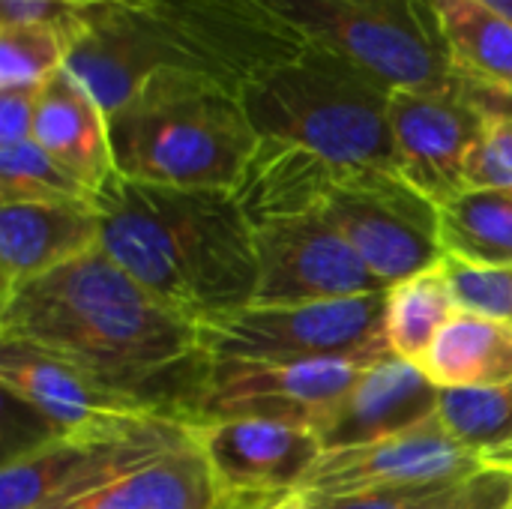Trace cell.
I'll use <instances>...</instances> for the list:
<instances>
[{
    "label": "cell",
    "mask_w": 512,
    "mask_h": 509,
    "mask_svg": "<svg viewBox=\"0 0 512 509\" xmlns=\"http://www.w3.org/2000/svg\"><path fill=\"white\" fill-rule=\"evenodd\" d=\"M264 509H267V507H264Z\"/></svg>",
    "instance_id": "f35d334b"
},
{
    "label": "cell",
    "mask_w": 512,
    "mask_h": 509,
    "mask_svg": "<svg viewBox=\"0 0 512 509\" xmlns=\"http://www.w3.org/2000/svg\"><path fill=\"white\" fill-rule=\"evenodd\" d=\"M117 174L180 189L234 192L258 132L237 90L195 72H156L108 117Z\"/></svg>",
    "instance_id": "277c9868"
},
{
    "label": "cell",
    "mask_w": 512,
    "mask_h": 509,
    "mask_svg": "<svg viewBox=\"0 0 512 509\" xmlns=\"http://www.w3.org/2000/svg\"><path fill=\"white\" fill-rule=\"evenodd\" d=\"M192 441V429L144 414H108L69 432H51L6 459L0 509H45L84 498Z\"/></svg>",
    "instance_id": "52a82bcc"
},
{
    "label": "cell",
    "mask_w": 512,
    "mask_h": 509,
    "mask_svg": "<svg viewBox=\"0 0 512 509\" xmlns=\"http://www.w3.org/2000/svg\"><path fill=\"white\" fill-rule=\"evenodd\" d=\"M192 435L222 489L249 498L297 492L324 456L315 432L270 420H222L198 426Z\"/></svg>",
    "instance_id": "5bb4252c"
},
{
    "label": "cell",
    "mask_w": 512,
    "mask_h": 509,
    "mask_svg": "<svg viewBox=\"0 0 512 509\" xmlns=\"http://www.w3.org/2000/svg\"><path fill=\"white\" fill-rule=\"evenodd\" d=\"M252 231L258 252V306L351 300L393 288L321 216L273 219Z\"/></svg>",
    "instance_id": "8fae6325"
},
{
    "label": "cell",
    "mask_w": 512,
    "mask_h": 509,
    "mask_svg": "<svg viewBox=\"0 0 512 509\" xmlns=\"http://www.w3.org/2000/svg\"><path fill=\"white\" fill-rule=\"evenodd\" d=\"M444 258L474 267H512V189H465L438 207Z\"/></svg>",
    "instance_id": "603a6c76"
},
{
    "label": "cell",
    "mask_w": 512,
    "mask_h": 509,
    "mask_svg": "<svg viewBox=\"0 0 512 509\" xmlns=\"http://www.w3.org/2000/svg\"><path fill=\"white\" fill-rule=\"evenodd\" d=\"M420 369L438 390L507 384L512 381V327L459 309L420 360Z\"/></svg>",
    "instance_id": "44dd1931"
},
{
    "label": "cell",
    "mask_w": 512,
    "mask_h": 509,
    "mask_svg": "<svg viewBox=\"0 0 512 509\" xmlns=\"http://www.w3.org/2000/svg\"><path fill=\"white\" fill-rule=\"evenodd\" d=\"M399 177L435 207L462 195L465 159L486 129V114L462 93L402 90L390 96Z\"/></svg>",
    "instance_id": "7c38bea8"
},
{
    "label": "cell",
    "mask_w": 512,
    "mask_h": 509,
    "mask_svg": "<svg viewBox=\"0 0 512 509\" xmlns=\"http://www.w3.org/2000/svg\"><path fill=\"white\" fill-rule=\"evenodd\" d=\"M486 465H501V468H512V450H504L492 459H486Z\"/></svg>",
    "instance_id": "d590c367"
},
{
    "label": "cell",
    "mask_w": 512,
    "mask_h": 509,
    "mask_svg": "<svg viewBox=\"0 0 512 509\" xmlns=\"http://www.w3.org/2000/svg\"><path fill=\"white\" fill-rule=\"evenodd\" d=\"M93 204L102 249L156 300L204 321L255 303V231L228 189H180L111 174Z\"/></svg>",
    "instance_id": "3957f363"
},
{
    "label": "cell",
    "mask_w": 512,
    "mask_h": 509,
    "mask_svg": "<svg viewBox=\"0 0 512 509\" xmlns=\"http://www.w3.org/2000/svg\"><path fill=\"white\" fill-rule=\"evenodd\" d=\"M387 357H330L312 363H222L210 357L198 426L222 420H270L315 432L324 414Z\"/></svg>",
    "instance_id": "30bf717a"
},
{
    "label": "cell",
    "mask_w": 512,
    "mask_h": 509,
    "mask_svg": "<svg viewBox=\"0 0 512 509\" xmlns=\"http://www.w3.org/2000/svg\"><path fill=\"white\" fill-rule=\"evenodd\" d=\"M390 285L444 261L438 207L399 174L339 168L318 213Z\"/></svg>",
    "instance_id": "9c48e42d"
},
{
    "label": "cell",
    "mask_w": 512,
    "mask_h": 509,
    "mask_svg": "<svg viewBox=\"0 0 512 509\" xmlns=\"http://www.w3.org/2000/svg\"><path fill=\"white\" fill-rule=\"evenodd\" d=\"M306 42L339 51L390 87L462 90L435 0H255Z\"/></svg>",
    "instance_id": "8992f818"
},
{
    "label": "cell",
    "mask_w": 512,
    "mask_h": 509,
    "mask_svg": "<svg viewBox=\"0 0 512 509\" xmlns=\"http://www.w3.org/2000/svg\"><path fill=\"white\" fill-rule=\"evenodd\" d=\"M93 0H0V27L12 24H51L63 36L75 27V12Z\"/></svg>",
    "instance_id": "1f68e13d"
},
{
    "label": "cell",
    "mask_w": 512,
    "mask_h": 509,
    "mask_svg": "<svg viewBox=\"0 0 512 509\" xmlns=\"http://www.w3.org/2000/svg\"><path fill=\"white\" fill-rule=\"evenodd\" d=\"M39 90H0V147L33 138Z\"/></svg>",
    "instance_id": "d6a6232c"
},
{
    "label": "cell",
    "mask_w": 512,
    "mask_h": 509,
    "mask_svg": "<svg viewBox=\"0 0 512 509\" xmlns=\"http://www.w3.org/2000/svg\"><path fill=\"white\" fill-rule=\"evenodd\" d=\"M438 420L483 462L512 450V381L495 387L441 390Z\"/></svg>",
    "instance_id": "d4e9b609"
},
{
    "label": "cell",
    "mask_w": 512,
    "mask_h": 509,
    "mask_svg": "<svg viewBox=\"0 0 512 509\" xmlns=\"http://www.w3.org/2000/svg\"><path fill=\"white\" fill-rule=\"evenodd\" d=\"M0 384L6 396L45 417L54 432H69L108 414H144L129 396L111 393L72 366L15 342H0Z\"/></svg>",
    "instance_id": "ac0fdd59"
},
{
    "label": "cell",
    "mask_w": 512,
    "mask_h": 509,
    "mask_svg": "<svg viewBox=\"0 0 512 509\" xmlns=\"http://www.w3.org/2000/svg\"><path fill=\"white\" fill-rule=\"evenodd\" d=\"M0 342L60 360L144 414L195 429L210 369L195 321L141 288L102 246L0 291Z\"/></svg>",
    "instance_id": "6da1fadb"
},
{
    "label": "cell",
    "mask_w": 512,
    "mask_h": 509,
    "mask_svg": "<svg viewBox=\"0 0 512 509\" xmlns=\"http://www.w3.org/2000/svg\"><path fill=\"white\" fill-rule=\"evenodd\" d=\"M285 498V495H282ZM279 498L231 495L192 441L156 462L66 504L45 509H264Z\"/></svg>",
    "instance_id": "e0dca14e"
},
{
    "label": "cell",
    "mask_w": 512,
    "mask_h": 509,
    "mask_svg": "<svg viewBox=\"0 0 512 509\" xmlns=\"http://www.w3.org/2000/svg\"><path fill=\"white\" fill-rule=\"evenodd\" d=\"M33 141L93 192L117 171L108 114L66 66L39 90Z\"/></svg>",
    "instance_id": "d6986e66"
},
{
    "label": "cell",
    "mask_w": 512,
    "mask_h": 509,
    "mask_svg": "<svg viewBox=\"0 0 512 509\" xmlns=\"http://www.w3.org/2000/svg\"><path fill=\"white\" fill-rule=\"evenodd\" d=\"M438 399L441 390L426 372L393 354L360 375V381L324 414L315 435L324 453L363 447L435 417Z\"/></svg>",
    "instance_id": "9a60e30c"
},
{
    "label": "cell",
    "mask_w": 512,
    "mask_h": 509,
    "mask_svg": "<svg viewBox=\"0 0 512 509\" xmlns=\"http://www.w3.org/2000/svg\"><path fill=\"white\" fill-rule=\"evenodd\" d=\"M468 189H512V117H489L465 159Z\"/></svg>",
    "instance_id": "f1b7e54d"
},
{
    "label": "cell",
    "mask_w": 512,
    "mask_h": 509,
    "mask_svg": "<svg viewBox=\"0 0 512 509\" xmlns=\"http://www.w3.org/2000/svg\"><path fill=\"white\" fill-rule=\"evenodd\" d=\"M303 48L255 0H93L75 12L66 69L111 117L156 72H195L240 93Z\"/></svg>",
    "instance_id": "7a4b0ae2"
},
{
    "label": "cell",
    "mask_w": 512,
    "mask_h": 509,
    "mask_svg": "<svg viewBox=\"0 0 512 509\" xmlns=\"http://www.w3.org/2000/svg\"><path fill=\"white\" fill-rule=\"evenodd\" d=\"M462 483V480H459ZM456 483H414V486H378L348 495H306L315 509H432Z\"/></svg>",
    "instance_id": "f546056e"
},
{
    "label": "cell",
    "mask_w": 512,
    "mask_h": 509,
    "mask_svg": "<svg viewBox=\"0 0 512 509\" xmlns=\"http://www.w3.org/2000/svg\"><path fill=\"white\" fill-rule=\"evenodd\" d=\"M396 87L333 48H306L243 90V108L258 138L318 153L339 168H378L399 174L390 126Z\"/></svg>",
    "instance_id": "5b68a950"
},
{
    "label": "cell",
    "mask_w": 512,
    "mask_h": 509,
    "mask_svg": "<svg viewBox=\"0 0 512 509\" xmlns=\"http://www.w3.org/2000/svg\"><path fill=\"white\" fill-rule=\"evenodd\" d=\"M126 3H138V0H126Z\"/></svg>",
    "instance_id": "74e56055"
},
{
    "label": "cell",
    "mask_w": 512,
    "mask_h": 509,
    "mask_svg": "<svg viewBox=\"0 0 512 509\" xmlns=\"http://www.w3.org/2000/svg\"><path fill=\"white\" fill-rule=\"evenodd\" d=\"M387 294L243 306L195 324L198 348L222 363H312L330 357H393L384 336Z\"/></svg>",
    "instance_id": "ba28073f"
},
{
    "label": "cell",
    "mask_w": 512,
    "mask_h": 509,
    "mask_svg": "<svg viewBox=\"0 0 512 509\" xmlns=\"http://www.w3.org/2000/svg\"><path fill=\"white\" fill-rule=\"evenodd\" d=\"M456 72L483 87L512 90V21L486 0H435Z\"/></svg>",
    "instance_id": "7402d4cb"
},
{
    "label": "cell",
    "mask_w": 512,
    "mask_h": 509,
    "mask_svg": "<svg viewBox=\"0 0 512 509\" xmlns=\"http://www.w3.org/2000/svg\"><path fill=\"white\" fill-rule=\"evenodd\" d=\"M441 264L459 309L498 318L512 327V267H474L456 258H444Z\"/></svg>",
    "instance_id": "83f0119b"
},
{
    "label": "cell",
    "mask_w": 512,
    "mask_h": 509,
    "mask_svg": "<svg viewBox=\"0 0 512 509\" xmlns=\"http://www.w3.org/2000/svg\"><path fill=\"white\" fill-rule=\"evenodd\" d=\"M66 66V36L51 24L0 27V90H42Z\"/></svg>",
    "instance_id": "4316f807"
},
{
    "label": "cell",
    "mask_w": 512,
    "mask_h": 509,
    "mask_svg": "<svg viewBox=\"0 0 512 509\" xmlns=\"http://www.w3.org/2000/svg\"><path fill=\"white\" fill-rule=\"evenodd\" d=\"M459 312L456 294L444 273V264H435L387 291V318L384 336L396 357L417 363L429 354L438 333Z\"/></svg>",
    "instance_id": "cb8c5ba5"
},
{
    "label": "cell",
    "mask_w": 512,
    "mask_h": 509,
    "mask_svg": "<svg viewBox=\"0 0 512 509\" xmlns=\"http://www.w3.org/2000/svg\"><path fill=\"white\" fill-rule=\"evenodd\" d=\"M462 93L489 117H512V90H495V87L462 81Z\"/></svg>",
    "instance_id": "836d02e7"
},
{
    "label": "cell",
    "mask_w": 512,
    "mask_h": 509,
    "mask_svg": "<svg viewBox=\"0 0 512 509\" xmlns=\"http://www.w3.org/2000/svg\"><path fill=\"white\" fill-rule=\"evenodd\" d=\"M432 509H512V468L483 465L441 495Z\"/></svg>",
    "instance_id": "4dcf8cb0"
},
{
    "label": "cell",
    "mask_w": 512,
    "mask_h": 509,
    "mask_svg": "<svg viewBox=\"0 0 512 509\" xmlns=\"http://www.w3.org/2000/svg\"><path fill=\"white\" fill-rule=\"evenodd\" d=\"M486 3H489V6H495L501 15H507V18L512 21V0H486Z\"/></svg>",
    "instance_id": "8d00e7d4"
},
{
    "label": "cell",
    "mask_w": 512,
    "mask_h": 509,
    "mask_svg": "<svg viewBox=\"0 0 512 509\" xmlns=\"http://www.w3.org/2000/svg\"><path fill=\"white\" fill-rule=\"evenodd\" d=\"M267 509H315V507H312V501H309L303 492H291V495H285V498L273 501Z\"/></svg>",
    "instance_id": "e575fe53"
},
{
    "label": "cell",
    "mask_w": 512,
    "mask_h": 509,
    "mask_svg": "<svg viewBox=\"0 0 512 509\" xmlns=\"http://www.w3.org/2000/svg\"><path fill=\"white\" fill-rule=\"evenodd\" d=\"M54 201H93V189L48 156L33 138L0 147V204Z\"/></svg>",
    "instance_id": "484cf974"
},
{
    "label": "cell",
    "mask_w": 512,
    "mask_h": 509,
    "mask_svg": "<svg viewBox=\"0 0 512 509\" xmlns=\"http://www.w3.org/2000/svg\"><path fill=\"white\" fill-rule=\"evenodd\" d=\"M483 465L486 462L468 453L435 414L399 435L324 453L297 492L348 495L378 486L459 483Z\"/></svg>",
    "instance_id": "4fadbf2b"
},
{
    "label": "cell",
    "mask_w": 512,
    "mask_h": 509,
    "mask_svg": "<svg viewBox=\"0 0 512 509\" xmlns=\"http://www.w3.org/2000/svg\"><path fill=\"white\" fill-rule=\"evenodd\" d=\"M102 243L93 201L0 204V291L63 267Z\"/></svg>",
    "instance_id": "2e32d148"
},
{
    "label": "cell",
    "mask_w": 512,
    "mask_h": 509,
    "mask_svg": "<svg viewBox=\"0 0 512 509\" xmlns=\"http://www.w3.org/2000/svg\"><path fill=\"white\" fill-rule=\"evenodd\" d=\"M336 171L339 165L312 150L261 138L234 198L252 228L273 219L315 216Z\"/></svg>",
    "instance_id": "ffe728a7"
}]
</instances>
